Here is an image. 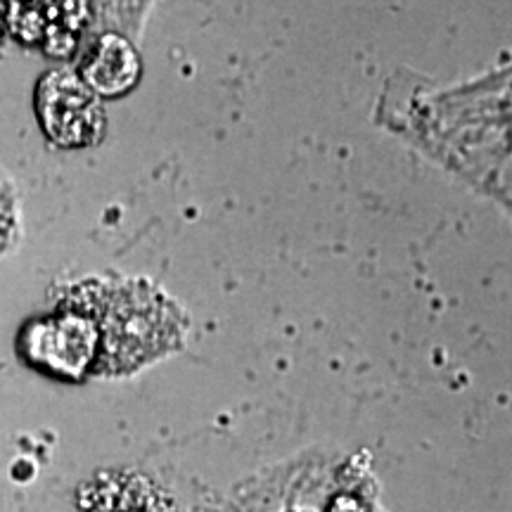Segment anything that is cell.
<instances>
[{
	"label": "cell",
	"instance_id": "obj_2",
	"mask_svg": "<svg viewBox=\"0 0 512 512\" xmlns=\"http://www.w3.org/2000/svg\"><path fill=\"white\" fill-rule=\"evenodd\" d=\"M19 349L34 368L76 382L95 375L98 332L86 313L60 304L48 316L31 320L19 337Z\"/></svg>",
	"mask_w": 512,
	"mask_h": 512
},
{
	"label": "cell",
	"instance_id": "obj_5",
	"mask_svg": "<svg viewBox=\"0 0 512 512\" xmlns=\"http://www.w3.org/2000/svg\"><path fill=\"white\" fill-rule=\"evenodd\" d=\"M0 41H3V22H0Z\"/></svg>",
	"mask_w": 512,
	"mask_h": 512
},
{
	"label": "cell",
	"instance_id": "obj_3",
	"mask_svg": "<svg viewBox=\"0 0 512 512\" xmlns=\"http://www.w3.org/2000/svg\"><path fill=\"white\" fill-rule=\"evenodd\" d=\"M36 117L50 143L64 150L100 143L107 128L102 98L67 69H55L38 81Z\"/></svg>",
	"mask_w": 512,
	"mask_h": 512
},
{
	"label": "cell",
	"instance_id": "obj_1",
	"mask_svg": "<svg viewBox=\"0 0 512 512\" xmlns=\"http://www.w3.org/2000/svg\"><path fill=\"white\" fill-rule=\"evenodd\" d=\"M60 304L93 320L98 332L95 375L114 377L145 368L183 344L185 316L174 299L147 280L91 278L74 285Z\"/></svg>",
	"mask_w": 512,
	"mask_h": 512
},
{
	"label": "cell",
	"instance_id": "obj_4",
	"mask_svg": "<svg viewBox=\"0 0 512 512\" xmlns=\"http://www.w3.org/2000/svg\"><path fill=\"white\" fill-rule=\"evenodd\" d=\"M79 76L98 98H121L140 79V57L124 36L105 34L83 60Z\"/></svg>",
	"mask_w": 512,
	"mask_h": 512
}]
</instances>
